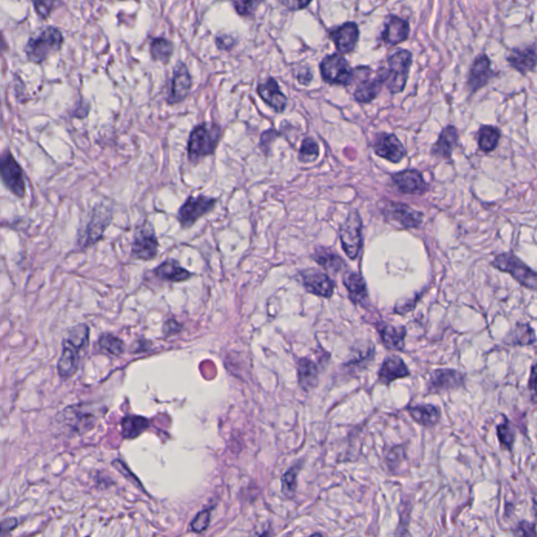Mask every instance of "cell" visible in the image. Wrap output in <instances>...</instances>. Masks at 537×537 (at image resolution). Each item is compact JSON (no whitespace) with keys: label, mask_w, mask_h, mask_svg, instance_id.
Listing matches in <instances>:
<instances>
[{"label":"cell","mask_w":537,"mask_h":537,"mask_svg":"<svg viewBox=\"0 0 537 537\" xmlns=\"http://www.w3.org/2000/svg\"><path fill=\"white\" fill-rule=\"evenodd\" d=\"M493 73V71H491V63H490L488 56L486 55L477 56L473 67H470L468 82H467L471 93H475L477 89H481L482 87H485L489 82Z\"/></svg>","instance_id":"23"},{"label":"cell","mask_w":537,"mask_h":537,"mask_svg":"<svg viewBox=\"0 0 537 537\" xmlns=\"http://www.w3.org/2000/svg\"><path fill=\"white\" fill-rule=\"evenodd\" d=\"M89 328L85 324H77L67 330L63 339L62 354L57 363L59 376L69 379L78 371L83 351L89 346Z\"/></svg>","instance_id":"1"},{"label":"cell","mask_w":537,"mask_h":537,"mask_svg":"<svg viewBox=\"0 0 537 537\" xmlns=\"http://www.w3.org/2000/svg\"><path fill=\"white\" fill-rule=\"evenodd\" d=\"M60 419L69 434L82 436L95 428L98 416L91 404L80 403L67 406L61 412Z\"/></svg>","instance_id":"4"},{"label":"cell","mask_w":537,"mask_h":537,"mask_svg":"<svg viewBox=\"0 0 537 537\" xmlns=\"http://www.w3.org/2000/svg\"><path fill=\"white\" fill-rule=\"evenodd\" d=\"M373 150L377 156L387 159L389 162H401L406 156V150L399 139L393 134L382 132L376 137L373 142Z\"/></svg>","instance_id":"18"},{"label":"cell","mask_w":537,"mask_h":537,"mask_svg":"<svg viewBox=\"0 0 537 537\" xmlns=\"http://www.w3.org/2000/svg\"><path fill=\"white\" fill-rule=\"evenodd\" d=\"M159 242L152 225L149 222L139 227L134 234L132 252L141 261H151L158 254Z\"/></svg>","instance_id":"14"},{"label":"cell","mask_w":537,"mask_h":537,"mask_svg":"<svg viewBox=\"0 0 537 537\" xmlns=\"http://www.w3.org/2000/svg\"><path fill=\"white\" fill-rule=\"evenodd\" d=\"M404 459H405V448H404V446H402V445L393 447V448L387 452V457H385L387 466H389V468L393 469V470L402 464Z\"/></svg>","instance_id":"43"},{"label":"cell","mask_w":537,"mask_h":537,"mask_svg":"<svg viewBox=\"0 0 537 537\" xmlns=\"http://www.w3.org/2000/svg\"><path fill=\"white\" fill-rule=\"evenodd\" d=\"M410 416L414 422L423 428H434L440 423L441 410L432 404H420L407 408Z\"/></svg>","instance_id":"25"},{"label":"cell","mask_w":537,"mask_h":537,"mask_svg":"<svg viewBox=\"0 0 537 537\" xmlns=\"http://www.w3.org/2000/svg\"><path fill=\"white\" fill-rule=\"evenodd\" d=\"M112 218V211L110 206L103 203L96 206L91 212L89 224L79 240L80 246L83 249H87L99 242L106 229L109 226Z\"/></svg>","instance_id":"7"},{"label":"cell","mask_w":537,"mask_h":537,"mask_svg":"<svg viewBox=\"0 0 537 537\" xmlns=\"http://www.w3.org/2000/svg\"><path fill=\"white\" fill-rule=\"evenodd\" d=\"M516 534L518 535V536L525 537L536 536L534 522H527V520H520V522H518V526H516Z\"/></svg>","instance_id":"45"},{"label":"cell","mask_w":537,"mask_h":537,"mask_svg":"<svg viewBox=\"0 0 537 537\" xmlns=\"http://www.w3.org/2000/svg\"><path fill=\"white\" fill-rule=\"evenodd\" d=\"M175 328H181V326L175 320H169L165 324V333H166V335L175 334V333H177V331H175Z\"/></svg>","instance_id":"52"},{"label":"cell","mask_w":537,"mask_h":537,"mask_svg":"<svg viewBox=\"0 0 537 537\" xmlns=\"http://www.w3.org/2000/svg\"><path fill=\"white\" fill-rule=\"evenodd\" d=\"M319 380V371L314 361L309 358H302L298 361V382L304 391L315 389Z\"/></svg>","instance_id":"31"},{"label":"cell","mask_w":537,"mask_h":537,"mask_svg":"<svg viewBox=\"0 0 537 537\" xmlns=\"http://www.w3.org/2000/svg\"><path fill=\"white\" fill-rule=\"evenodd\" d=\"M410 30L408 22L395 16L387 21L382 38L389 46H397L407 39Z\"/></svg>","instance_id":"27"},{"label":"cell","mask_w":537,"mask_h":537,"mask_svg":"<svg viewBox=\"0 0 537 537\" xmlns=\"http://www.w3.org/2000/svg\"><path fill=\"white\" fill-rule=\"evenodd\" d=\"M508 62L516 71L522 73L534 71L536 67V46L533 44L529 48L516 49L508 56Z\"/></svg>","instance_id":"26"},{"label":"cell","mask_w":537,"mask_h":537,"mask_svg":"<svg viewBox=\"0 0 537 537\" xmlns=\"http://www.w3.org/2000/svg\"><path fill=\"white\" fill-rule=\"evenodd\" d=\"M343 251L350 259H356L362 248V220L357 210H352L340 227Z\"/></svg>","instance_id":"6"},{"label":"cell","mask_w":537,"mask_h":537,"mask_svg":"<svg viewBox=\"0 0 537 537\" xmlns=\"http://www.w3.org/2000/svg\"><path fill=\"white\" fill-rule=\"evenodd\" d=\"M191 87H193V79L188 71L187 67L184 63H179L173 71L170 93L167 98L168 104L173 105L184 101L187 98Z\"/></svg>","instance_id":"19"},{"label":"cell","mask_w":537,"mask_h":537,"mask_svg":"<svg viewBox=\"0 0 537 537\" xmlns=\"http://www.w3.org/2000/svg\"><path fill=\"white\" fill-rule=\"evenodd\" d=\"M357 69L363 76V78L362 80L359 81V85L355 89V99L360 103H369L377 97L378 94L381 91L382 85L387 83L389 71L382 67L378 71L375 78H371L369 76L371 71V69L365 67H359Z\"/></svg>","instance_id":"13"},{"label":"cell","mask_w":537,"mask_h":537,"mask_svg":"<svg viewBox=\"0 0 537 537\" xmlns=\"http://www.w3.org/2000/svg\"><path fill=\"white\" fill-rule=\"evenodd\" d=\"M343 285L348 289L351 300L355 304H363L369 299L367 283L360 274L356 272L346 273L343 277Z\"/></svg>","instance_id":"30"},{"label":"cell","mask_w":537,"mask_h":537,"mask_svg":"<svg viewBox=\"0 0 537 537\" xmlns=\"http://www.w3.org/2000/svg\"><path fill=\"white\" fill-rule=\"evenodd\" d=\"M153 272L158 279L169 283H181V281H188L193 276V273L181 267L175 259H168L161 263Z\"/></svg>","instance_id":"28"},{"label":"cell","mask_w":537,"mask_h":537,"mask_svg":"<svg viewBox=\"0 0 537 537\" xmlns=\"http://www.w3.org/2000/svg\"><path fill=\"white\" fill-rule=\"evenodd\" d=\"M63 0H32L35 11L42 19H48L55 9L62 3Z\"/></svg>","instance_id":"41"},{"label":"cell","mask_w":537,"mask_h":537,"mask_svg":"<svg viewBox=\"0 0 537 537\" xmlns=\"http://www.w3.org/2000/svg\"><path fill=\"white\" fill-rule=\"evenodd\" d=\"M0 177L13 195L20 199L24 197L26 185L24 170L11 151H6L0 156Z\"/></svg>","instance_id":"9"},{"label":"cell","mask_w":537,"mask_h":537,"mask_svg":"<svg viewBox=\"0 0 537 537\" xmlns=\"http://www.w3.org/2000/svg\"><path fill=\"white\" fill-rule=\"evenodd\" d=\"M380 339L387 350L403 351L405 348V326H395L391 324H381L378 326Z\"/></svg>","instance_id":"24"},{"label":"cell","mask_w":537,"mask_h":537,"mask_svg":"<svg viewBox=\"0 0 537 537\" xmlns=\"http://www.w3.org/2000/svg\"><path fill=\"white\" fill-rule=\"evenodd\" d=\"M222 138V130L218 124L203 123L195 126L188 140V160L197 164L205 157L211 156Z\"/></svg>","instance_id":"2"},{"label":"cell","mask_w":537,"mask_h":537,"mask_svg":"<svg viewBox=\"0 0 537 537\" xmlns=\"http://www.w3.org/2000/svg\"><path fill=\"white\" fill-rule=\"evenodd\" d=\"M210 518H211L210 510H204L201 513L197 514V518L191 522V529L197 533L207 530L210 525Z\"/></svg>","instance_id":"44"},{"label":"cell","mask_w":537,"mask_h":537,"mask_svg":"<svg viewBox=\"0 0 537 537\" xmlns=\"http://www.w3.org/2000/svg\"><path fill=\"white\" fill-rule=\"evenodd\" d=\"M302 285L309 293L324 298H331L334 294L335 283L326 273L318 269H308L300 273Z\"/></svg>","instance_id":"16"},{"label":"cell","mask_w":537,"mask_h":537,"mask_svg":"<svg viewBox=\"0 0 537 537\" xmlns=\"http://www.w3.org/2000/svg\"><path fill=\"white\" fill-rule=\"evenodd\" d=\"M215 44L220 50L230 51L234 48L236 42L234 37L228 36V35H220V36L216 37Z\"/></svg>","instance_id":"46"},{"label":"cell","mask_w":537,"mask_h":537,"mask_svg":"<svg viewBox=\"0 0 537 537\" xmlns=\"http://www.w3.org/2000/svg\"><path fill=\"white\" fill-rule=\"evenodd\" d=\"M257 94L265 104L272 107L279 114L283 112L287 107V97L281 91L279 83L274 78H269L265 82L259 85L257 87Z\"/></svg>","instance_id":"22"},{"label":"cell","mask_w":537,"mask_h":537,"mask_svg":"<svg viewBox=\"0 0 537 537\" xmlns=\"http://www.w3.org/2000/svg\"><path fill=\"white\" fill-rule=\"evenodd\" d=\"M536 341V337H535V332L530 324H518L516 328L511 335V340H510V345H520V346H526V345H533Z\"/></svg>","instance_id":"37"},{"label":"cell","mask_w":537,"mask_h":537,"mask_svg":"<svg viewBox=\"0 0 537 537\" xmlns=\"http://www.w3.org/2000/svg\"><path fill=\"white\" fill-rule=\"evenodd\" d=\"M457 139H459V134L457 128L452 125L447 126L442 130L439 140L432 146V155L441 159H450L453 149L457 145Z\"/></svg>","instance_id":"29"},{"label":"cell","mask_w":537,"mask_h":537,"mask_svg":"<svg viewBox=\"0 0 537 537\" xmlns=\"http://www.w3.org/2000/svg\"><path fill=\"white\" fill-rule=\"evenodd\" d=\"M301 469V464L295 465L289 469V471L285 473L281 477V485H283V493L287 498H293L297 489V477Z\"/></svg>","instance_id":"40"},{"label":"cell","mask_w":537,"mask_h":537,"mask_svg":"<svg viewBox=\"0 0 537 537\" xmlns=\"http://www.w3.org/2000/svg\"><path fill=\"white\" fill-rule=\"evenodd\" d=\"M496 434H498V441H500L502 448L511 452L513 450L514 442H516V432L507 416H504L503 422L498 424V428H496Z\"/></svg>","instance_id":"36"},{"label":"cell","mask_w":537,"mask_h":537,"mask_svg":"<svg viewBox=\"0 0 537 537\" xmlns=\"http://www.w3.org/2000/svg\"><path fill=\"white\" fill-rule=\"evenodd\" d=\"M529 389L532 391L533 402H535V397H536V367H535V363H533L532 369H531V377L529 379Z\"/></svg>","instance_id":"51"},{"label":"cell","mask_w":537,"mask_h":537,"mask_svg":"<svg viewBox=\"0 0 537 537\" xmlns=\"http://www.w3.org/2000/svg\"><path fill=\"white\" fill-rule=\"evenodd\" d=\"M312 258H313L318 265L324 267L326 271L334 273V274L340 272L343 267H345L344 261L340 258V256H339L338 254L333 252L330 249L322 248V247L316 249L315 253H314Z\"/></svg>","instance_id":"32"},{"label":"cell","mask_w":537,"mask_h":537,"mask_svg":"<svg viewBox=\"0 0 537 537\" xmlns=\"http://www.w3.org/2000/svg\"><path fill=\"white\" fill-rule=\"evenodd\" d=\"M330 38L341 54L353 52L359 40L358 26L354 22H346L333 30L330 33Z\"/></svg>","instance_id":"21"},{"label":"cell","mask_w":537,"mask_h":537,"mask_svg":"<svg viewBox=\"0 0 537 537\" xmlns=\"http://www.w3.org/2000/svg\"><path fill=\"white\" fill-rule=\"evenodd\" d=\"M277 134H279V132L275 130H267V132L261 134V146L263 152L267 153V149L270 148L271 144L276 138Z\"/></svg>","instance_id":"47"},{"label":"cell","mask_w":537,"mask_h":537,"mask_svg":"<svg viewBox=\"0 0 537 537\" xmlns=\"http://www.w3.org/2000/svg\"><path fill=\"white\" fill-rule=\"evenodd\" d=\"M263 1V0H234V6L240 16L247 17L252 16Z\"/></svg>","instance_id":"42"},{"label":"cell","mask_w":537,"mask_h":537,"mask_svg":"<svg viewBox=\"0 0 537 537\" xmlns=\"http://www.w3.org/2000/svg\"><path fill=\"white\" fill-rule=\"evenodd\" d=\"M298 82L301 85H309L313 80V73L309 67H302L297 73Z\"/></svg>","instance_id":"50"},{"label":"cell","mask_w":537,"mask_h":537,"mask_svg":"<svg viewBox=\"0 0 537 537\" xmlns=\"http://www.w3.org/2000/svg\"><path fill=\"white\" fill-rule=\"evenodd\" d=\"M281 3L290 11H299L306 9L312 3V0H281Z\"/></svg>","instance_id":"48"},{"label":"cell","mask_w":537,"mask_h":537,"mask_svg":"<svg viewBox=\"0 0 537 537\" xmlns=\"http://www.w3.org/2000/svg\"><path fill=\"white\" fill-rule=\"evenodd\" d=\"M492 265L502 272L511 275L518 283L527 289L536 290V273L522 263L513 253H503L498 255L492 261Z\"/></svg>","instance_id":"5"},{"label":"cell","mask_w":537,"mask_h":537,"mask_svg":"<svg viewBox=\"0 0 537 537\" xmlns=\"http://www.w3.org/2000/svg\"><path fill=\"white\" fill-rule=\"evenodd\" d=\"M150 53L153 60L166 64L173 56V44L166 38L159 37L151 42Z\"/></svg>","instance_id":"34"},{"label":"cell","mask_w":537,"mask_h":537,"mask_svg":"<svg viewBox=\"0 0 537 537\" xmlns=\"http://www.w3.org/2000/svg\"><path fill=\"white\" fill-rule=\"evenodd\" d=\"M8 50V44L6 42L5 37H3V33L0 32V55L5 53Z\"/></svg>","instance_id":"53"},{"label":"cell","mask_w":537,"mask_h":537,"mask_svg":"<svg viewBox=\"0 0 537 537\" xmlns=\"http://www.w3.org/2000/svg\"><path fill=\"white\" fill-rule=\"evenodd\" d=\"M18 520L15 518H7V520H3L0 522V536H7L12 531L15 530L16 527L18 526Z\"/></svg>","instance_id":"49"},{"label":"cell","mask_w":537,"mask_h":537,"mask_svg":"<svg viewBox=\"0 0 537 537\" xmlns=\"http://www.w3.org/2000/svg\"><path fill=\"white\" fill-rule=\"evenodd\" d=\"M319 157V146L314 139L306 138L300 146L298 159L302 163H313Z\"/></svg>","instance_id":"39"},{"label":"cell","mask_w":537,"mask_h":537,"mask_svg":"<svg viewBox=\"0 0 537 537\" xmlns=\"http://www.w3.org/2000/svg\"><path fill=\"white\" fill-rule=\"evenodd\" d=\"M322 79L330 85H350L354 79V71L340 54L326 56L320 63Z\"/></svg>","instance_id":"10"},{"label":"cell","mask_w":537,"mask_h":537,"mask_svg":"<svg viewBox=\"0 0 537 537\" xmlns=\"http://www.w3.org/2000/svg\"><path fill=\"white\" fill-rule=\"evenodd\" d=\"M395 187L403 195H422L428 193L430 186L423 175L418 170H404L391 177Z\"/></svg>","instance_id":"17"},{"label":"cell","mask_w":537,"mask_h":537,"mask_svg":"<svg viewBox=\"0 0 537 537\" xmlns=\"http://www.w3.org/2000/svg\"><path fill=\"white\" fill-rule=\"evenodd\" d=\"M148 419L141 416H127L122 419V436L125 439H136L148 430Z\"/></svg>","instance_id":"33"},{"label":"cell","mask_w":537,"mask_h":537,"mask_svg":"<svg viewBox=\"0 0 537 537\" xmlns=\"http://www.w3.org/2000/svg\"><path fill=\"white\" fill-rule=\"evenodd\" d=\"M465 387V375L451 369H439L430 373L428 382V394L440 395L457 391Z\"/></svg>","instance_id":"15"},{"label":"cell","mask_w":537,"mask_h":537,"mask_svg":"<svg viewBox=\"0 0 537 537\" xmlns=\"http://www.w3.org/2000/svg\"><path fill=\"white\" fill-rule=\"evenodd\" d=\"M98 346L100 351L112 355V356H120L124 352V342L118 337L112 334H104L100 337L98 341Z\"/></svg>","instance_id":"38"},{"label":"cell","mask_w":537,"mask_h":537,"mask_svg":"<svg viewBox=\"0 0 537 537\" xmlns=\"http://www.w3.org/2000/svg\"><path fill=\"white\" fill-rule=\"evenodd\" d=\"M408 376H410V371L403 359L396 355H391L385 359L380 367L378 382L380 385L389 387L396 380L403 379Z\"/></svg>","instance_id":"20"},{"label":"cell","mask_w":537,"mask_h":537,"mask_svg":"<svg viewBox=\"0 0 537 537\" xmlns=\"http://www.w3.org/2000/svg\"><path fill=\"white\" fill-rule=\"evenodd\" d=\"M501 138L498 128L491 125L483 126L479 132V146L484 152H491L498 146Z\"/></svg>","instance_id":"35"},{"label":"cell","mask_w":537,"mask_h":537,"mask_svg":"<svg viewBox=\"0 0 537 537\" xmlns=\"http://www.w3.org/2000/svg\"><path fill=\"white\" fill-rule=\"evenodd\" d=\"M218 200L213 197L199 195V197H189L187 201L179 208L177 218L183 228H189L193 226L197 220L209 213L215 207Z\"/></svg>","instance_id":"12"},{"label":"cell","mask_w":537,"mask_h":537,"mask_svg":"<svg viewBox=\"0 0 537 537\" xmlns=\"http://www.w3.org/2000/svg\"><path fill=\"white\" fill-rule=\"evenodd\" d=\"M381 212L387 222H395L401 228L414 229L423 222V213L416 211L405 204L385 201L381 204Z\"/></svg>","instance_id":"11"},{"label":"cell","mask_w":537,"mask_h":537,"mask_svg":"<svg viewBox=\"0 0 537 537\" xmlns=\"http://www.w3.org/2000/svg\"><path fill=\"white\" fill-rule=\"evenodd\" d=\"M63 35L54 26L42 30L38 36L32 37L26 46V54L30 62L40 64L51 55L60 51L63 44Z\"/></svg>","instance_id":"3"},{"label":"cell","mask_w":537,"mask_h":537,"mask_svg":"<svg viewBox=\"0 0 537 537\" xmlns=\"http://www.w3.org/2000/svg\"><path fill=\"white\" fill-rule=\"evenodd\" d=\"M412 63L410 51L401 50L389 59V77L387 85L391 93L399 94L404 91L407 82L408 73Z\"/></svg>","instance_id":"8"}]
</instances>
